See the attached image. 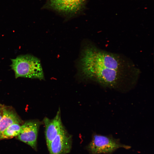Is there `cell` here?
<instances>
[{
	"instance_id": "6da1fadb",
	"label": "cell",
	"mask_w": 154,
	"mask_h": 154,
	"mask_svg": "<svg viewBox=\"0 0 154 154\" xmlns=\"http://www.w3.org/2000/svg\"><path fill=\"white\" fill-rule=\"evenodd\" d=\"M102 67L126 72H139L133 62L122 55L101 49L90 42L82 46L78 63V70Z\"/></svg>"
},
{
	"instance_id": "7a4b0ae2",
	"label": "cell",
	"mask_w": 154,
	"mask_h": 154,
	"mask_svg": "<svg viewBox=\"0 0 154 154\" xmlns=\"http://www.w3.org/2000/svg\"><path fill=\"white\" fill-rule=\"evenodd\" d=\"M78 73L83 77L96 81L104 87L116 88L131 80H136L140 73L96 67L79 70Z\"/></svg>"
},
{
	"instance_id": "3957f363",
	"label": "cell",
	"mask_w": 154,
	"mask_h": 154,
	"mask_svg": "<svg viewBox=\"0 0 154 154\" xmlns=\"http://www.w3.org/2000/svg\"><path fill=\"white\" fill-rule=\"evenodd\" d=\"M11 68L16 78L24 77L44 80V75L40 60L32 55H21L11 59Z\"/></svg>"
},
{
	"instance_id": "277c9868",
	"label": "cell",
	"mask_w": 154,
	"mask_h": 154,
	"mask_svg": "<svg viewBox=\"0 0 154 154\" xmlns=\"http://www.w3.org/2000/svg\"><path fill=\"white\" fill-rule=\"evenodd\" d=\"M124 146L106 136L95 135L88 145L87 148L92 154L111 153Z\"/></svg>"
},
{
	"instance_id": "5b68a950",
	"label": "cell",
	"mask_w": 154,
	"mask_h": 154,
	"mask_svg": "<svg viewBox=\"0 0 154 154\" xmlns=\"http://www.w3.org/2000/svg\"><path fill=\"white\" fill-rule=\"evenodd\" d=\"M72 137L63 127L47 147L50 154H66L71 149Z\"/></svg>"
},
{
	"instance_id": "8992f818",
	"label": "cell",
	"mask_w": 154,
	"mask_h": 154,
	"mask_svg": "<svg viewBox=\"0 0 154 154\" xmlns=\"http://www.w3.org/2000/svg\"><path fill=\"white\" fill-rule=\"evenodd\" d=\"M39 125V123L38 121L26 122L21 126L20 132L17 136V139L36 149Z\"/></svg>"
},
{
	"instance_id": "52a82bcc",
	"label": "cell",
	"mask_w": 154,
	"mask_h": 154,
	"mask_svg": "<svg viewBox=\"0 0 154 154\" xmlns=\"http://www.w3.org/2000/svg\"><path fill=\"white\" fill-rule=\"evenodd\" d=\"M85 0H50L49 7L56 11L67 14L75 13L83 7Z\"/></svg>"
},
{
	"instance_id": "ba28073f",
	"label": "cell",
	"mask_w": 154,
	"mask_h": 154,
	"mask_svg": "<svg viewBox=\"0 0 154 154\" xmlns=\"http://www.w3.org/2000/svg\"><path fill=\"white\" fill-rule=\"evenodd\" d=\"M60 115V110L59 109L53 119H51L45 117L44 119L45 126V136L47 147L63 127Z\"/></svg>"
},
{
	"instance_id": "9c48e42d",
	"label": "cell",
	"mask_w": 154,
	"mask_h": 154,
	"mask_svg": "<svg viewBox=\"0 0 154 154\" xmlns=\"http://www.w3.org/2000/svg\"><path fill=\"white\" fill-rule=\"evenodd\" d=\"M2 116L0 121V138L4 131L14 123L20 122L17 114L12 110L6 108L2 110Z\"/></svg>"
},
{
	"instance_id": "30bf717a",
	"label": "cell",
	"mask_w": 154,
	"mask_h": 154,
	"mask_svg": "<svg viewBox=\"0 0 154 154\" xmlns=\"http://www.w3.org/2000/svg\"><path fill=\"white\" fill-rule=\"evenodd\" d=\"M19 123H14L6 128L2 133L0 139L11 138L17 136L21 129V126Z\"/></svg>"
},
{
	"instance_id": "8fae6325",
	"label": "cell",
	"mask_w": 154,
	"mask_h": 154,
	"mask_svg": "<svg viewBox=\"0 0 154 154\" xmlns=\"http://www.w3.org/2000/svg\"><path fill=\"white\" fill-rule=\"evenodd\" d=\"M2 111H1L0 109V121L2 116Z\"/></svg>"
}]
</instances>
